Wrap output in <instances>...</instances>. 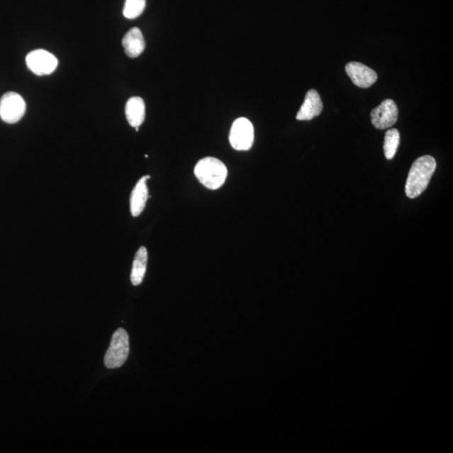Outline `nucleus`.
<instances>
[{
    "label": "nucleus",
    "mask_w": 453,
    "mask_h": 453,
    "mask_svg": "<svg viewBox=\"0 0 453 453\" xmlns=\"http://www.w3.org/2000/svg\"><path fill=\"white\" fill-rule=\"evenodd\" d=\"M436 168L437 162L430 155H424L416 160L410 168L406 184V194L409 198H418L423 194Z\"/></svg>",
    "instance_id": "obj_1"
},
{
    "label": "nucleus",
    "mask_w": 453,
    "mask_h": 453,
    "mask_svg": "<svg viewBox=\"0 0 453 453\" xmlns=\"http://www.w3.org/2000/svg\"><path fill=\"white\" fill-rule=\"evenodd\" d=\"M195 176L205 187L210 190H217L225 182L228 169L220 160L206 157L196 164Z\"/></svg>",
    "instance_id": "obj_2"
},
{
    "label": "nucleus",
    "mask_w": 453,
    "mask_h": 453,
    "mask_svg": "<svg viewBox=\"0 0 453 453\" xmlns=\"http://www.w3.org/2000/svg\"><path fill=\"white\" fill-rule=\"evenodd\" d=\"M130 354V338L125 329L118 328L113 333L111 345L104 357L108 369H117L126 362Z\"/></svg>",
    "instance_id": "obj_3"
},
{
    "label": "nucleus",
    "mask_w": 453,
    "mask_h": 453,
    "mask_svg": "<svg viewBox=\"0 0 453 453\" xmlns=\"http://www.w3.org/2000/svg\"><path fill=\"white\" fill-rule=\"evenodd\" d=\"M26 104L20 94L9 91L0 99V118L7 123L19 122L25 116Z\"/></svg>",
    "instance_id": "obj_4"
},
{
    "label": "nucleus",
    "mask_w": 453,
    "mask_h": 453,
    "mask_svg": "<svg viewBox=\"0 0 453 453\" xmlns=\"http://www.w3.org/2000/svg\"><path fill=\"white\" fill-rule=\"evenodd\" d=\"M254 140V126L248 118H240L233 122L230 135V141L233 149L249 150L253 145Z\"/></svg>",
    "instance_id": "obj_5"
},
{
    "label": "nucleus",
    "mask_w": 453,
    "mask_h": 453,
    "mask_svg": "<svg viewBox=\"0 0 453 453\" xmlns=\"http://www.w3.org/2000/svg\"><path fill=\"white\" fill-rule=\"evenodd\" d=\"M26 61L29 69L38 76L52 74L58 66L57 58L43 49L32 50L27 55Z\"/></svg>",
    "instance_id": "obj_6"
},
{
    "label": "nucleus",
    "mask_w": 453,
    "mask_h": 453,
    "mask_svg": "<svg viewBox=\"0 0 453 453\" xmlns=\"http://www.w3.org/2000/svg\"><path fill=\"white\" fill-rule=\"evenodd\" d=\"M398 107L395 101L386 99L373 109L370 117L373 125L378 130H386L395 125L398 121Z\"/></svg>",
    "instance_id": "obj_7"
},
{
    "label": "nucleus",
    "mask_w": 453,
    "mask_h": 453,
    "mask_svg": "<svg viewBox=\"0 0 453 453\" xmlns=\"http://www.w3.org/2000/svg\"><path fill=\"white\" fill-rule=\"evenodd\" d=\"M345 69L352 82L359 88H369L378 79L376 72L360 62L347 63Z\"/></svg>",
    "instance_id": "obj_8"
},
{
    "label": "nucleus",
    "mask_w": 453,
    "mask_h": 453,
    "mask_svg": "<svg viewBox=\"0 0 453 453\" xmlns=\"http://www.w3.org/2000/svg\"><path fill=\"white\" fill-rule=\"evenodd\" d=\"M150 176L141 177L136 183L130 196V212L133 217H139L143 213L149 198L147 181Z\"/></svg>",
    "instance_id": "obj_9"
},
{
    "label": "nucleus",
    "mask_w": 453,
    "mask_h": 453,
    "mask_svg": "<svg viewBox=\"0 0 453 453\" xmlns=\"http://www.w3.org/2000/svg\"><path fill=\"white\" fill-rule=\"evenodd\" d=\"M323 109L321 97L317 90H309L306 95L304 103L302 104L298 113L296 116L297 121H312L315 117L320 116Z\"/></svg>",
    "instance_id": "obj_10"
},
{
    "label": "nucleus",
    "mask_w": 453,
    "mask_h": 453,
    "mask_svg": "<svg viewBox=\"0 0 453 453\" xmlns=\"http://www.w3.org/2000/svg\"><path fill=\"white\" fill-rule=\"evenodd\" d=\"M122 45L128 57H138L145 48V41L141 30L135 27L128 31L123 36Z\"/></svg>",
    "instance_id": "obj_11"
},
{
    "label": "nucleus",
    "mask_w": 453,
    "mask_h": 453,
    "mask_svg": "<svg viewBox=\"0 0 453 453\" xmlns=\"http://www.w3.org/2000/svg\"><path fill=\"white\" fill-rule=\"evenodd\" d=\"M125 116L128 122L134 128H139L145 118V104L140 97H133L128 100L125 106Z\"/></svg>",
    "instance_id": "obj_12"
},
{
    "label": "nucleus",
    "mask_w": 453,
    "mask_h": 453,
    "mask_svg": "<svg viewBox=\"0 0 453 453\" xmlns=\"http://www.w3.org/2000/svg\"><path fill=\"white\" fill-rule=\"evenodd\" d=\"M148 262V251L145 247L142 246L136 252L134 262H133L130 281L133 285L140 286L143 282L146 267Z\"/></svg>",
    "instance_id": "obj_13"
},
{
    "label": "nucleus",
    "mask_w": 453,
    "mask_h": 453,
    "mask_svg": "<svg viewBox=\"0 0 453 453\" xmlns=\"http://www.w3.org/2000/svg\"><path fill=\"white\" fill-rule=\"evenodd\" d=\"M400 145V133L396 129L386 132L384 136V151L386 157L391 160L395 157Z\"/></svg>",
    "instance_id": "obj_14"
},
{
    "label": "nucleus",
    "mask_w": 453,
    "mask_h": 453,
    "mask_svg": "<svg viewBox=\"0 0 453 453\" xmlns=\"http://www.w3.org/2000/svg\"><path fill=\"white\" fill-rule=\"evenodd\" d=\"M146 0H125L123 16L129 20L136 19L144 12Z\"/></svg>",
    "instance_id": "obj_15"
}]
</instances>
